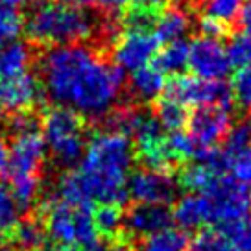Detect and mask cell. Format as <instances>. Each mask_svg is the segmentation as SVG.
I'll return each mask as SVG.
<instances>
[{
	"mask_svg": "<svg viewBox=\"0 0 251 251\" xmlns=\"http://www.w3.org/2000/svg\"><path fill=\"white\" fill-rule=\"evenodd\" d=\"M250 148H251V118H244V120L236 122L229 129V133L224 139L222 153L227 159V168H229V163L235 157H238L244 151H248Z\"/></svg>",
	"mask_w": 251,
	"mask_h": 251,
	"instance_id": "obj_21",
	"label": "cell"
},
{
	"mask_svg": "<svg viewBox=\"0 0 251 251\" xmlns=\"http://www.w3.org/2000/svg\"><path fill=\"white\" fill-rule=\"evenodd\" d=\"M30 2H33V0H0V4H4V6H8V8H11V9L24 8V6H28Z\"/></svg>",
	"mask_w": 251,
	"mask_h": 251,
	"instance_id": "obj_43",
	"label": "cell"
},
{
	"mask_svg": "<svg viewBox=\"0 0 251 251\" xmlns=\"http://www.w3.org/2000/svg\"><path fill=\"white\" fill-rule=\"evenodd\" d=\"M172 212L165 205H135L126 214L124 227L133 236H151L170 229Z\"/></svg>",
	"mask_w": 251,
	"mask_h": 251,
	"instance_id": "obj_14",
	"label": "cell"
},
{
	"mask_svg": "<svg viewBox=\"0 0 251 251\" xmlns=\"http://www.w3.org/2000/svg\"><path fill=\"white\" fill-rule=\"evenodd\" d=\"M8 161H9V148L6 141L0 137V174L8 170Z\"/></svg>",
	"mask_w": 251,
	"mask_h": 251,
	"instance_id": "obj_41",
	"label": "cell"
},
{
	"mask_svg": "<svg viewBox=\"0 0 251 251\" xmlns=\"http://www.w3.org/2000/svg\"><path fill=\"white\" fill-rule=\"evenodd\" d=\"M231 93L242 109L251 111V65L242 67L235 72L233 81H231Z\"/></svg>",
	"mask_w": 251,
	"mask_h": 251,
	"instance_id": "obj_33",
	"label": "cell"
},
{
	"mask_svg": "<svg viewBox=\"0 0 251 251\" xmlns=\"http://www.w3.org/2000/svg\"><path fill=\"white\" fill-rule=\"evenodd\" d=\"M107 251H133V250H131L126 242H117V244H113Z\"/></svg>",
	"mask_w": 251,
	"mask_h": 251,
	"instance_id": "obj_45",
	"label": "cell"
},
{
	"mask_svg": "<svg viewBox=\"0 0 251 251\" xmlns=\"http://www.w3.org/2000/svg\"><path fill=\"white\" fill-rule=\"evenodd\" d=\"M155 118L159 120V124L163 126V129L174 133V131H181V127L188 122V113L187 107H183L181 103L168 100L163 96L157 102Z\"/></svg>",
	"mask_w": 251,
	"mask_h": 251,
	"instance_id": "obj_23",
	"label": "cell"
},
{
	"mask_svg": "<svg viewBox=\"0 0 251 251\" xmlns=\"http://www.w3.org/2000/svg\"><path fill=\"white\" fill-rule=\"evenodd\" d=\"M133 165L129 137L115 131H98L87 142L78 170L91 203L120 205L127 198V179Z\"/></svg>",
	"mask_w": 251,
	"mask_h": 251,
	"instance_id": "obj_2",
	"label": "cell"
},
{
	"mask_svg": "<svg viewBox=\"0 0 251 251\" xmlns=\"http://www.w3.org/2000/svg\"><path fill=\"white\" fill-rule=\"evenodd\" d=\"M93 218L96 233H102L103 236H115L124 226V216L118 205H100Z\"/></svg>",
	"mask_w": 251,
	"mask_h": 251,
	"instance_id": "obj_25",
	"label": "cell"
},
{
	"mask_svg": "<svg viewBox=\"0 0 251 251\" xmlns=\"http://www.w3.org/2000/svg\"><path fill=\"white\" fill-rule=\"evenodd\" d=\"M39 67L45 94L83 118L109 115L124 87V71L83 45L48 48Z\"/></svg>",
	"mask_w": 251,
	"mask_h": 251,
	"instance_id": "obj_1",
	"label": "cell"
},
{
	"mask_svg": "<svg viewBox=\"0 0 251 251\" xmlns=\"http://www.w3.org/2000/svg\"><path fill=\"white\" fill-rule=\"evenodd\" d=\"M24 30L37 45L67 47L89 39L96 30V24L83 9L69 8L52 0H41L39 6L28 17Z\"/></svg>",
	"mask_w": 251,
	"mask_h": 251,
	"instance_id": "obj_3",
	"label": "cell"
},
{
	"mask_svg": "<svg viewBox=\"0 0 251 251\" xmlns=\"http://www.w3.org/2000/svg\"><path fill=\"white\" fill-rule=\"evenodd\" d=\"M188 55H190V45L185 39L168 43L153 59V67L159 69L163 74H179L185 67H188Z\"/></svg>",
	"mask_w": 251,
	"mask_h": 251,
	"instance_id": "obj_19",
	"label": "cell"
},
{
	"mask_svg": "<svg viewBox=\"0 0 251 251\" xmlns=\"http://www.w3.org/2000/svg\"><path fill=\"white\" fill-rule=\"evenodd\" d=\"M4 244H6V238H4V233L0 229V251H4Z\"/></svg>",
	"mask_w": 251,
	"mask_h": 251,
	"instance_id": "obj_47",
	"label": "cell"
},
{
	"mask_svg": "<svg viewBox=\"0 0 251 251\" xmlns=\"http://www.w3.org/2000/svg\"><path fill=\"white\" fill-rule=\"evenodd\" d=\"M190 28V17L187 11L179 8H168L163 9L155 21L153 26V35L161 45H168L174 41H181L187 35Z\"/></svg>",
	"mask_w": 251,
	"mask_h": 251,
	"instance_id": "obj_16",
	"label": "cell"
},
{
	"mask_svg": "<svg viewBox=\"0 0 251 251\" xmlns=\"http://www.w3.org/2000/svg\"><path fill=\"white\" fill-rule=\"evenodd\" d=\"M209 198L212 211V224L224 226L235 220L248 218L251 212V190L248 185L233 177L220 176L203 192Z\"/></svg>",
	"mask_w": 251,
	"mask_h": 251,
	"instance_id": "obj_7",
	"label": "cell"
},
{
	"mask_svg": "<svg viewBox=\"0 0 251 251\" xmlns=\"http://www.w3.org/2000/svg\"><path fill=\"white\" fill-rule=\"evenodd\" d=\"M37 127H39V120L33 113H17L15 117L9 120V131L15 135V137H21V135H28V133H37Z\"/></svg>",
	"mask_w": 251,
	"mask_h": 251,
	"instance_id": "obj_35",
	"label": "cell"
},
{
	"mask_svg": "<svg viewBox=\"0 0 251 251\" xmlns=\"http://www.w3.org/2000/svg\"><path fill=\"white\" fill-rule=\"evenodd\" d=\"M41 251H78L76 248L72 246H63V244H55V246H50L47 250H41Z\"/></svg>",
	"mask_w": 251,
	"mask_h": 251,
	"instance_id": "obj_44",
	"label": "cell"
},
{
	"mask_svg": "<svg viewBox=\"0 0 251 251\" xmlns=\"http://www.w3.org/2000/svg\"><path fill=\"white\" fill-rule=\"evenodd\" d=\"M83 117L67 107H54L43 118V139L52 151L55 163L74 166L83 159Z\"/></svg>",
	"mask_w": 251,
	"mask_h": 251,
	"instance_id": "obj_4",
	"label": "cell"
},
{
	"mask_svg": "<svg viewBox=\"0 0 251 251\" xmlns=\"http://www.w3.org/2000/svg\"><path fill=\"white\" fill-rule=\"evenodd\" d=\"M172 220L181 229H187V231L212 224L209 198L205 194H187L179 198L172 212Z\"/></svg>",
	"mask_w": 251,
	"mask_h": 251,
	"instance_id": "obj_15",
	"label": "cell"
},
{
	"mask_svg": "<svg viewBox=\"0 0 251 251\" xmlns=\"http://www.w3.org/2000/svg\"><path fill=\"white\" fill-rule=\"evenodd\" d=\"M21 207L9 185L0 181V229H13L19 224Z\"/></svg>",
	"mask_w": 251,
	"mask_h": 251,
	"instance_id": "obj_31",
	"label": "cell"
},
{
	"mask_svg": "<svg viewBox=\"0 0 251 251\" xmlns=\"http://www.w3.org/2000/svg\"><path fill=\"white\" fill-rule=\"evenodd\" d=\"M43 85L35 74L24 72L21 76L0 81V105L4 111L24 113L43 100Z\"/></svg>",
	"mask_w": 251,
	"mask_h": 251,
	"instance_id": "obj_13",
	"label": "cell"
},
{
	"mask_svg": "<svg viewBox=\"0 0 251 251\" xmlns=\"http://www.w3.org/2000/svg\"><path fill=\"white\" fill-rule=\"evenodd\" d=\"M188 135L200 148H216L231 129V115L224 107H198L188 115Z\"/></svg>",
	"mask_w": 251,
	"mask_h": 251,
	"instance_id": "obj_11",
	"label": "cell"
},
{
	"mask_svg": "<svg viewBox=\"0 0 251 251\" xmlns=\"http://www.w3.org/2000/svg\"><path fill=\"white\" fill-rule=\"evenodd\" d=\"M23 31V17L17 9L0 4V48L17 41Z\"/></svg>",
	"mask_w": 251,
	"mask_h": 251,
	"instance_id": "obj_29",
	"label": "cell"
},
{
	"mask_svg": "<svg viewBox=\"0 0 251 251\" xmlns=\"http://www.w3.org/2000/svg\"><path fill=\"white\" fill-rule=\"evenodd\" d=\"M188 238L183 231L177 229H166L157 235L148 236L139 246V251H187Z\"/></svg>",
	"mask_w": 251,
	"mask_h": 251,
	"instance_id": "obj_22",
	"label": "cell"
},
{
	"mask_svg": "<svg viewBox=\"0 0 251 251\" xmlns=\"http://www.w3.org/2000/svg\"><path fill=\"white\" fill-rule=\"evenodd\" d=\"M192 251H236L218 229L201 231L192 242Z\"/></svg>",
	"mask_w": 251,
	"mask_h": 251,
	"instance_id": "obj_34",
	"label": "cell"
},
{
	"mask_svg": "<svg viewBox=\"0 0 251 251\" xmlns=\"http://www.w3.org/2000/svg\"><path fill=\"white\" fill-rule=\"evenodd\" d=\"M47 231L57 244L85 250L98 236L91 207H72L61 200L47 207Z\"/></svg>",
	"mask_w": 251,
	"mask_h": 251,
	"instance_id": "obj_5",
	"label": "cell"
},
{
	"mask_svg": "<svg viewBox=\"0 0 251 251\" xmlns=\"http://www.w3.org/2000/svg\"><path fill=\"white\" fill-rule=\"evenodd\" d=\"M188 69L192 76L209 81H220L231 71L226 47L214 39L198 37L190 43V55H188Z\"/></svg>",
	"mask_w": 251,
	"mask_h": 251,
	"instance_id": "obj_9",
	"label": "cell"
},
{
	"mask_svg": "<svg viewBox=\"0 0 251 251\" xmlns=\"http://www.w3.org/2000/svg\"><path fill=\"white\" fill-rule=\"evenodd\" d=\"M31 61V48L26 43L13 41L0 48V81L17 78L28 72Z\"/></svg>",
	"mask_w": 251,
	"mask_h": 251,
	"instance_id": "obj_18",
	"label": "cell"
},
{
	"mask_svg": "<svg viewBox=\"0 0 251 251\" xmlns=\"http://www.w3.org/2000/svg\"><path fill=\"white\" fill-rule=\"evenodd\" d=\"M4 113H6V111H4V107L0 105V122H2V118H4Z\"/></svg>",
	"mask_w": 251,
	"mask_h": 251,
	"instance_id": "obj_48",
	"label": "cell"
},
{
	"mask_svg": "<svg viewBox=\"0 0 251 251\" xmlns=\"http://www.w3.org/2000/svg\"><path fill=\"white\" fill-rule=\"evenodd\" d=\"M231 67H248L251 65V33H236L231 37L229 45L226 47Z\"/></svg>",
	"mask_w": 251,
	"mask_h": 251,
	"instance_id": "obj_30",
	"label": "cell"
},
{
	"mask_svg": "<svg viewBox=\"0 0 251 251\" xmlns=\"http://www.w3.org/2000/svg\"><path fill=\"white\" fill-rule=\"evenodd\" d=\"M11 244L15 251H41L45 244V227L37 220H23L13 227Z\"/></svg>",
	"mask_w": 251,
	"mask_h": 251,
	"instance_id": "obj_20",
	"label": "cell"
},
{
	"mask_svg": "<svg viewBox=\"0 0 251 251\" xmlns=\"http://www.w3.org/2000/svg\"><path fill=\"white\" fill-rule=\"evenodd\" d=\"M127 196L137 205H165L176 196V181L165 170L142 168L129 176Z\"/></svg>",
	"mask_w": 251,
	"mask_h": 251,
	"instance_id": "obj_10",
	"label": "cell"
},
{
	"mask_svg": "<svg viewBox=\"0 0 251 251\" xmlns=\"http://www.w3.org/2000/svg\"><path fill=\"white\" fill-rule=\"evenodd\" d=\"M100 4V8L107 13H118L129 6V0H96Z\"/></svg>",
	"mask_w": 251,
	"mask_h": 251,
	"instance_id": "obj_40",
	"label": "cell"
},
{
	"mask_svg": "<svg viewBox=\"0 0 251 251\" xmlns=\"http://www.w3.org/2000/svg\"><path fill=\"white\" fill-rule=\"evenodd\" d=\"M85 251H107V248H105V246H103V244H94V246H91V248H87Z\"/></svg>",
	"mask_w": 251,
	"mask_h": 251,
	"instance_id": "obj_46",
	"label": "cell"
},
{
	"mask_svg": "<svg viewBox=\"0 0 251 251\" xmlns=\"http://www.w3.org/2000/svg\"><path fill=\"white\" fill-rule=\"evenodd\" d=\"M220 177V174L212 172L209 166L205 165H190L179 174L181 187L190 190V194H203L207 188L211 187L214 181Z\"/></svg>",
	"mask_w": 251,
	"mask_h": 251,
	"instance_id": "obj_24",
	"label": "cell"
},
{
	"mask_svg": "<svg viewBox=\"0 0 251 251\" xmlns=\"http://www.w3.org/2000/svg\"><path fill=\"white\" fill-rule=\"evenodd\" d=\"M9 188L15 196L17 203L21 207V211L28 209L35 198L39 194V177H17V179H9Z\"/></svg>",
	"mask_w": 251,
	"mask_h": 251,
	"instance_id": "obj_32",
	"label": "cell"
},
{
	"mask_svg": "<svg viewBox=\"0 0 251 251\" xmlns=\"http://www.w3.org/2000/svg\"><path fill=\"white\" fill-rule=\"evenodd\" d=\"M166 79L165 74L155 69L153 65H148L141 71L131 74V81H129V89L137 100L141 102H151L159 98L165 93Z\"/></svg>",
	"mask_w": 251,
	"mask_h": 251,
	"instance_id": "obj_17",
	"label": "cell"
},
{
	"mask_svg": "<svg viewBox=\"0 0 251 251\" xmlns=\"http://www.w3.org/2000/svg\"><path fill=\"white\" fill-rule=\"evenodd\" d=\"M161 43L153 33L146 31H126L117 41L113 50V61L120 71H129L131 74L148 67L159 54Z\"/></svg>",
	"mask_w": 251,
	"mask_h": 251,
	"instance_id": "obj_8",
	"label": "cell"
},
{
	"mask_svg": "<svg viewBox=\"0 0 251 251\" xmlns=\"http://www.w3.org/2000/svg\"><path fill=\"white\" fill-rule=\"evenodd\" d=\"M244 0H203V13L209 19L227 24L235 21Z\"/></svg>",
	"mask_w": 251,
	"mask_h": 251,
	"instance_id": "obj_28",
	"label": "cell"
},
{
	"mask_svg": "<svg viewBox=\"0 0 251 251\" xmlns=\"http://www.w3.org/2000/svg\"><path fill=\"white\" fill-rule=\"evenodd\" d=\"M166 148L172 161H192L196 159L200 146L185 131H174L170 137H166Z\"/></svg>",
	"mask_w": 251,
	"mask_h": 251,
	"instance_id": "obj_27",
	"label": "cell"
},
{
	"mask_svg": "<svg viewBox=\"0 0 251 251\" xmlns=\"http://www.w3.org/2000/svg\"><path fill=\"white\" fill-rule=\"evenodd\" d=\"M166 2L168 0H129V6L131 8H139V9H144V11H150V13H161L163 9H165ZM127 6V8H129Z\"/></svg>",
	"mask_w": 251,
	"mask_h": 251,
	"instance_id": "obj_38",
	"label": "cell"
},
{
	"mask_svg": "<svg viewBox=\"0 0 251 251\" xmlns=\"http://www.w3.org/2000/svg\"><path fill=\"white\" fill-rule=\"evenodd\" d=\"M47 157V142L39 133H28L15 137L9 148L8 170L9 179L33 177Z\"/></svg>",
	"mask_w": 251,
	"mask_h": 251,
	"instance_id": "obj_12",
	"label": "cell"
},
{
	"mask_svg": "<svg viewBox=\"0 0 251 251\" xmlns=\"http://www.w3.org/2000/svg\"><path fill=\"white\" fill-rule=\"evenodd\" d=\"M165 98L181 103L183 107H233V93L227 83L200 79L196 76H174L165 87Z\"/></svg>",
	"mask_w": 251,
	"mask_h": 251,
	"instance_id": "obj_6",
	"label": "cell"
},
{
	"mask_svg": "<svg viewBox=\"0 0 251 251\" xmlns=\"http://www.w3.org/2000/svg\"><path fill=\"white\" fill-rule=\"evenodd\" d=\"M63 6H69V8H76V9H83L87 6H93L96 0H57Z\"/></svg>",
	"mask_w": 251,
	"mask_h": 251,
	"instance_id": "obj_42",
	"label": "cell"
},
{
	"mask_svg": "<svg viewBox=\"0 0 251 251\" xmlns=\"http://www.w3.org/2000/svg\"><path fill=\"white\" fill-rule=\"evenodd\" d=\"M218 231L233 244L236 251H251V218H242L218 226Z\"/></svg>",
	"mask_w": 251,
	"mask_h": 251,
	"instance_id": "obj_26",
	"label": "cell"
},
{
	"mask_svg": "<svg viewBox=\"0 0 251 251\" xmlns=\"http://www.w3.org/2000/svg\"><path fill=\"white\" fill-rule=\"evenodd\" d=\"M200 31H201V37L220 41L227 33V24L218 23V21L209 19V17H203V19L200 21Z\"/></svg>",
	"mask_w": 251,
	"mask_h": 251,
	"instance_id": "obj_37",
	"label": "cell"
},
{
	"mask_svg": "<svg viewBox=\"0 0 251 251\" xmlns=\"http://www.w3.org/2000/svg\"><path fill=\"white\" fill-rule=\"evenodd\" d=\"M229 170L233 172V179L242 185H251V148L240 153L229 163Z\"/></svg>",
	"mask_w": 251,
	"mask_h": 251,
	"instance_id": "obj_36",
	"label": "cell"
},
{
	"mask_svg": "<svg viewBox=\"0 0 251 251\" xmlns=\"http://www.w3.org/2000/svg\"><path fill=\"white\" fill-rule=\"evenodd\" d=\"M238 24L246 33H251V0H244L240 13H238Z\"/></svg>",
	"mask_w": 251,
	"mask_h": 251,
	"instance_id": "obj_39",
	"label": "cell"
}]
</instances>
